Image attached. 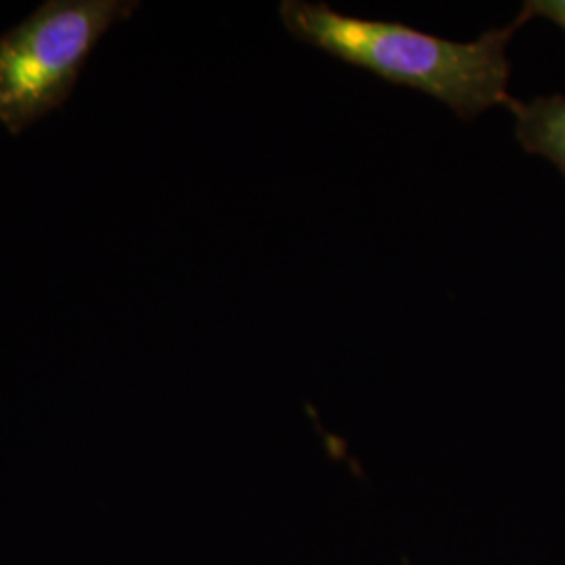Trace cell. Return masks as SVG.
<instances>
[{
    "label": "cell",
    "mask_w": 565,
    "mask_h": 565,
    "mask_svg": "<svg viewBox=\"0 0 565 565\" xmlns=\"http://www.w3.org/2000/svg\"><path fill=\"white\" fill-rule=\"evenodd\" d=\"M279 15L296 41L369 70L382 81L422 90L463 120L513 102L507 46L527 21L522 13L473 42L446 41L398 21L345 15L327 2L285 0Z\"/></svg>",
    "instance_id": "obj_1"
},
{
    "label": "cell",
    "mask_w": 565,
    "mask_h": 565,
    "mask_svg": "<svg viewBox=\"0 0 565 565\" xmlns=\"http://www.w3.org/2000/svg\"><path fill=\"white\" fill-rule=\"evenodd\" d=\"M139 9L135 0H46L0 34V126L9 135L57 111L99 42Z\"/></svg>",
    "instance_id": "obj_2"
},
{
    "label": "cell",
    "mask_w": 565,
    "mask_h": 565,
    "mask_svg": "<svg viewBox=\"0 0 565 565\" xmlns=\"http://www.w3.org/2000/svg\"><path fill=\"white\" fill-rule=\"evenodd\" d=\"M515 135L527 153L543 156L565 177V97L551 95L534 102L509 103Z\"/></svg>",
    "instance_id": "obj_3"
},
{
    "label": "cell",
    "mask_w": 565,
    "mask_h": 565,
    "mask_svg": "<svg viewBox=\"0 0 565 565\" xmlns=\"http://www.w3.org/2000/svg\"><path fill=\"white\" fill-rule=\"evenodd\" d=\"M525 20L545 18L565 32V0H527L520 11Z\"/></svg>",
    "instance_id": "obj_4"
},
{
    "label": "cell",
    "mask_w": 565,
    "mask_h": 565,
    "mask_svg": "<svg viewBox=\"0 0 565 565\" xmlns=\"http://www.w3.org/2000/svg\"><path fill=\"white\" fill-rule=\"evenodd\" d=\"M406 565H411V564H408V562H406Z\"/></svg>",
    "instance_id": "obj_5"
}]
</instances>
